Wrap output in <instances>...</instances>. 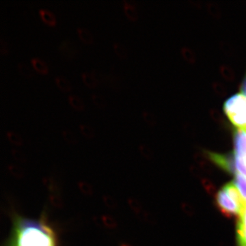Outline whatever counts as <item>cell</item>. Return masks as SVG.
I'll list each match as a JSON object with an SVG mask.
<instances>
[{
	"instance_id": "cell-10",
	"label": "cell",
	"mask_w": 246,
	"mask_h": 246,
	"mask_svg": "<svg viewBox=\"0 0 246 246\" xmlns=\"http://www.w3.org/2000/svg\"><path fill=\"white\" fill-rule=\"evenodd\" d=\"M31 62H32L33 66L34 67V69L37 71L41 73H46L47 72V66L41 60L37 58V57H33V58L31 59Z\"/></svg>"
},
{
	"instance_id": "cell-11",
	"label": "cell",
	"mask_w": 246,
	"mask_h": 246,
	"mask_svg": "<svg viewBox=\"0 0 246 246\" xmlns=\"http://www.w3.org/2000/svg\"><path fill=\"white\" fill-rule=\"evenodd\" d=\"M39 14L40 15L42 19L44 21L49 25H54L56 23V19L53 15L51 12L46 9H40L39 10Z\"/></svg>"
},
{
	"instance_id": "cell-9",
	"label": "cell",
	"mask_w": 246,
	"mask_h": 246,
	"mask_svg": "<svg viewBox=\"0 0 246 246\" xmlns=\"http://www.w3.org/2000/svg\"><path fill=\"white\" fill-rule=\"evenodd\" d=\"M82 78L85 83L89 87H95L97 84V80L93 75L92 73H89L87 72H83L82 73Z\"/></svg>"
},
{
	"instance_id": "cell-14",
	"label": "cell",
	"mask_w": 246,
	"mask_h": 246,
	"mask_svg": "<svg viewBox=\"0 0 246 246\" xmlns=\"http://www.w3.org/2000/svg\"><path fill=\"white\" fill-rule=\"evenodd\" d=\"M113 47L115 53L120 58H124L127 56V49L121 44L115 42L113 43Z\"/></svg>"
},
{
	"instance_id": "cell-2",
	"label": "cell",
	"mask_w": 246,
	"mask_h": 246,
	"mask_svg": "<svg viewBox=\"0 0 246 246\" xmlns=\"http://www.w3.org/2000/svg\"><path fill=\"white\" fill-rule=\"evenodd\" d=\"M224 112L237 130L246 131V96L242 92L232 95L224 102Z\"/></svg>"
},
{
	"instance_id": "cell-17",
	"label": "cell",
	"mask_w": 246,
	"mask_h": 246,
	"mask_svg": "<svg viewBox=\"0 0 246 246\" xmlns=\"http://www.w3.org/2000/svg\"><path fill=\"white\" fill-rule=\"evenodd\" d=\"M79 126V129H81V131L86 137L92 138V136H94V130L90 126L83 124H80Z\"/></svg>"
},
{
	"instance_id": "cell-6",
	"label": "cell",
	"mask_w": 246,
	"mask_h": 246,
	"mask_svg": "<svg viewBox=\"0 0 246 246\" xmlns=\"http://www.w3.org/2000/svg\"><path fill=\"white\" fill-rule=\"evenodd\" d=\"M59 51L62 56L65 58L70 59L77 52V47L76 44L72 40L70 39H65L59 45Z\"/></svg>"
},
{
	"instance_id": "cell-22",
	"label": "cell",
	"mask_w": 246,
	"mask_h": 246,
	"mask_svg": "<svg viewBox=\"0 0 246 246\" xmlns=\"http://www.w3.org/2000/svg\"><path fill=\"white\" fill-rule=\"evenodd\" d=\"M241 92L246 96V76L243 79L241 84Z\"/></svg>"
},
{
	"instance_id": "cell-23",
	"label": "cell",
	"mask_w": 246,
	"mask_h": 246,
	"mask_svg": "<svg viewBox=\"0 0 246 246\" xmlns=\"http://www.w3.org/2000/svg\"><path fill=\"white\" fill-rule=\"evenodd\" d=\"M123 2H124L125 5H127L128 6H130V7H133L134 6V4L135 2L134 1H133V0H123Z\"/></svg>"
},
{
	"instance_id": "cell-20",
	"label": "cell",
	"mask_w": 246,
	"mask_h": 246,
	"mask_svg": "<svg viewBox=\"0 0 246 246\" xmlns=\"http://www.w3.org/2000/svg\"><path fill=\"white\" fill-rule=\"evenodd\" d=\"M124 9L125 13H126L129 19L135 20L136 18H137V15H136V13L133 7H130L127 6V5H124Z\"/></svg>"
},
{
	"instance_id": "cell-21",
	"label": "cell",
	"mask_w": 246,
	"mask_h": 246,
	"mask_svg": "<svg viewBox=\"0 0 246 246\" xmlns=\"http://www.w3.org/2000/svg\"><path fill=\"white\" fill-rule=\"evenodd\" d=\"M8 52V46L7 44L5 43L3 40H0V53L2 54H5Z\"/></svg>"
},
{
	"instance_id": "cell-3",
	"label": "cell",
	"mask_w": 246,
	"mask_h": 246,
	"mask_svg": "<svg viewBox=\"0 0 246 246\" xmlns=\"http://www.w3.org/2000/svg\"><path fill=\"white\" fill-rule=\"evenodd\" d=\"M216 202L219 210L226 216L231 217L237 215H240L242 213L241 209L234 199L226 192L224 187L217 193Z\"/></svg>"
},
{
	"instance_id": "cell-8",
	"label": "cell",
	"mask_w": 246,
	"mask_h": 246,
	"mask_svg": "<svg viewBox=\"0 0 246 246\" xmlns=\"http://www.w3.org/2000/svg\"><path fill=\"white\" fill-rule=\"evenodd\" d=\"M77 31L81 40L86 43H91L93 40V37L90 31L87 29L78 27Z\"/></svg>"
},
{
	"instance_id": "cell-4",
	"label": "cell",
	"mask_w": 246,
	"mask_h": 246,
	"mask_svg": "<svg viewBox=\"0 0 246 246\" xmlns=\"http://www.w3.org/2000/svg\"><path fill=\"white\" fill-rule=\"evenodd\" d=\"M209 156L211 160L213 161V163L218 165L222 169L230 172V173L234 174H236L233 154L223 155V154L211 153L209 154Z\"/></svg>"
},
{
	"instance_id": "cell-13",
	"label": "cell",
	"mask_w": 246,
	"mask_h": 246,
	"mask_svg": "<svg viewBox=\"0 0 246 246\" xmlns=\"http://www.w3.org/2000/svg\"><path fill=\"white\" fill-rule=\"evenodd\" d=\"M69 101L70 104L74 107L75 109H78V110H81L83 108V101L81 100L79 97L77 96L74 95H69Z\"/></svg>"
},
{
	"instance_id": "cell-1",
	"label": "cell",
	"mask_w": 246,
	"mask_h": 246,
	"mask_svg": "<svg viewBox=\"0 0 246 246\" xmlns=\"http://www.w3.org/2000/svg\"><path fill=\"white\" fill-rule=\"evenodd\" d=\"M11 246H56V235L43 222L19 218L15 224Z\"/></svg>"
},
{
	"instance_id": "cell-12",
	"label": "cell",
	"mask_w": 246,
	"mask_h": 246,
	"mask_svg": "<svg viewBox=\"0 0 246 246\" xmlns=\"http://www.w3.org/2000/svg\"><path fill=\"white\" fill-rule=\"evenodd\" d=\"M55 81H56L57 86L62 90L69 91L71 88L70 82L62 76H56L55 77Z\"/></svg>"
},
{
	"instance_id": "cell-24",
	"label": "cell",
	"mask_w": 246,
	"mask_h": 246,
	"mask_svg": "<svg viewBox=\"0 0 246 246\" xmlns=\"http://www.w3.org/2000/svg\"><path fill=\"white\" fill-rule=\"evenodd\" d=\"M243 161H245V162L246 163V156H245V159H243Z\"/></svg>"
},
{
	"instance_id": "cell-5",
	"label": "cell",
	"mask_w": 246,
	"mask_h": 246,
	"mask_svg": "<svg viewBox=\"0 0 246 246\" xmlns=\"http://www.w3.org/2000/svg\"><path fill=\"white\" fill-rule=\"evenodd\" d=\"M237 246H246V206L237 222Z\"/></svg>"
},
{
	"instance_id": "cell-15",
	"label": "cell",
	"mask_w": 246,
	"mask_h": 246,
	"mask_svg": "<svg viewBox=\"0 0 246 246\" xmlns=\"http://www.w3.org/2000/svg\"><path fill=\"white\" fill-rule=\"evenodd\" d=\"M17 68L21 74L25 76V77H30L33 74L30 68L26 66L24 63H22V62H18Z\"/></svg>"
},
{
	"instance_id": "cell-7",
	"label": "cell",
	"mask_w": 246,
	"mask_h": 246,
	"mask_svg": "<svg viewBox=\"0 0 246 246\" xmlns=\"http://www.w3.org/2000/svg\"><path fill=\"white\" fill-rule=\"evenodd\" d=\"M234 185L237 188L243 201L246 205V178L240 174H235Z\"/></svg>"
},
{
	"instance_id": "cell-16",
	"label": "cell",
	"mask_w": 246,
	"mask_h": 246,
	"mask_svg": "<svg viewBox=\"0 0 246 246\" xmlns=\"http://www.w3.org/2000/svg\"><path fill=\"white\" fill-rule=\"evenodd\" d=\"M92 99L95 104L99 107H103L105 105V100L103 96L96 93H92L91 95Z\"/></svg>"
},
{
	"instance_id": "cell-19",
	"label": "cell",
	"mask_w": 246,
	"mask_h": 246,
	"mask_svg": "<svg viewBox=\"0 0 246 246\" xmlns=\"http://www.w3.org/2000/svg\"><path fill=\"white\" fill-rule=\"evenodd\" d=\"M62 135L64 136V138L67 142L69 143H75L76 142V138L73 133L69 129H64L62 131Z\"/></svg>"
},
{
	"instance_id": "cell-18",
	"label": "cell",
	"mask_w": 246,
	"mask_h": 246,
	"mask_svg": "<svg viewBox=\"0 0 246 246\" xmlns=\"http://www.w3.org/2000/svg\"><path fill=\"white\" fill-rule=\"evenodd\" d=\"M7 136L12 142L17 144H21V139L20 136L17 133L13 131H8Z\"/></svg>"
}]
</instances>
